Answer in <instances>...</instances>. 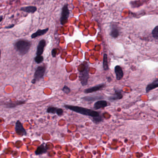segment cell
<instances>
[{"label":"cell","mask_w":158,"mask_h":158,"mask_svg":"<svg viewBox=\"0 0 158 158\" xmlns=\"http://www.w3.org/2000/svg\"><path fill=\"white\" fill-rule=\"evenodd\" d=\"M64 107L66 109H69L70 110L74 111L78 113L81 114L82 115L90 116L93 118L98 117L101 116L99 112L95 111L90 109H87L83 108L82 107L77 106H73V105L66 104Z\"/></svg>","instance_id":"cell-1"},{"label":"cell","mask_w":158,"mask_h":158,"mask_svg":"<svg viewBox=\"0 0 158 158\" xmlns=\"http://www.w3.org/2000/svg\"><path fill=\"white\" fill-rule=\"evenodd\" d=\"M32 45L30 41L24 39H20L15 42L14 44L15 48L19 54L21 55H24L27 53L29 50Z\"/></svg>","instance_id":"cell-2"},{"label":"cell","mask_w":158,"mask_h":158,"mask_svg":"<svg viewBox=\"0 0 158 158\" xmlns=\"http://www.w3.org/2000/svg\"><path fill=\"white\" fill-rule=\"evenodd\" d=\"M89 66L88 63L84 65V68L83 70L80 71L79 79L83 86L86 85L88 84L89 78Z\"/></svg>","instance_id":"cell-3"},{"label":"cell","mask_w":158,"mask_h":158,"mask_svg":"<svg viewBox=\"0 0 158 158\" xmlns=\"http://www.w3.org/2000/svg\"><path fill=\"white\" fill-rule=\"evenodd\" d=\"M70 12L69 9L68 8V4L66 3L63 6L61 11V17H60V24L61 25H65L68 22V18L69 17Z\"/></svg>","instance_id":"cell-4"},{"label":"cell","mask_w":158,"mask_h":158,"mask_svg":"<svg viewBox=\"0 0 158 158\" xmlns=\"http://www.w3.org/2000/svg\"><path fill=\"white\" fill-rule=\"evenodd\" d=\"M46 71V67L44 66H40L36 68L34 74V79L36 81L43 77Z\"/></svg>","instance_id":"cell-5"},{"label":"cell","mask_w":158,"mask_h":158,"mask_svg":"<svg viewBox=\"0 0 158 158\" xmlns=\"http://www.w3.org/2000/svg\"><path fill=\"white\" fill-rule=\"evenodd\" d=\"M105 84L102 83L100 84L97 85H95L94 87H92L89 88L87 89H85L84 90V93L86 94H89V93H94L95 92L101 90L103 88L105 87Z\"/></svg>","instance_id":"cell-6"},{"label":"cell","mask_w":158,"mask_h":158,"mask_svg":"<svg viewBox=\"0 0 158 158\" xmlns=\"http://www.w3.org/2000/svg\"><path fill=\"white\" fill-rule=\"evenodd\" d=\"M120 32L116 24L113 23L110 26V35L112 38H117L119 36Z\"/></svg>","instance_id":"cell-7"},{"label":"cell","mask_w":158,"mask_h":158,"mask_svg":"<svg viewBox=\"0 0 158 158\" xmlns=\"http://www.w3.org/2000/svg\"><path fill=\"white\" fill-rule=\"evenodd\" d=\"M26 103V101L19 100L15 101H10V102H7L5 103V106L6 108H13L16 107L19 105H22Z\"/></svg>","instance_id":"cell-8"},{"label":"cell","mask_w":158,"mask_h":158,"mask_svg":"<svg viewBox=\"0 0 158 158\" xmlns=\"http://www.w3.org/2000/svg\"><path fill=\"white\" fill-rule=\"evenodd\" d=\"M46 45V41L44 39H42L39 42L37 49L36 54L37 56L42 55Z\"/></svg>","instance_id":"cell-9"},{"label":"cell","mask_w":158,"mask_h":158,"mask_svg":"<svg viewBox=\"0 0 158 158\" xmlns=\"http://www.w3.org/2000/svg\"><path fill=\"white\" fill-rule=\"evenodd\" d=\"M15 131L20 135H26V130L19 121H17L15 124Z\"/></svg>","instance_id":"cell-10"},{"label":"cell","mask_w":158,"mask_h":158,"mask_svg":"<svg viewBox=\"0 0 158 158\" xmlns=\"http://www.w3.org/2000/svg\"><path fill=\"white\" fill-rule=\"evenodd\" d=\"M123 98V95L122 94V92L120 90L116 89L115 93L109 98L110 101H115L120 100Z\"/></svg>","instance_id":"cell-11"},{"label":"cell","mask_w":158,"mask_h":158,"mask_svg":"<svg viewBox=\"0 0 158 158\" xmlns=\"http://www.w3.org/2000/svg\"><path fill=\"white\" fill-rule=\"evenodd\" d=\"M115 73L116 75V80L118 81L122 80L124 76V73L121 66L117 65L115 68Z\"/></svg>","instance_id":"cell-12"},{"label":"cell","mask_w":158,"mask_h":158,"mask_svg":"<svg viewBox=\"0 0 158 158\" xmlns=\"http://www.w3.org/2000/svg\"><path fill=\"white\" fill-rule=\"evenodd\" d=\"M104 98L103 96L101 95H94L91 96H88L82 98V100L86 101H94L99 100Z\"/></svg>","instance_id":"cell-13"},{"label":"cell","mask_w":158,"mask_h":158,"mask_svg":"<svg viewBox=\"0 0 158 158\" xmlns=\"http://www.w3.org/2000/svg\"><path fill=\"white\" fill-rule=\"evenodd\" d=\"M108 105V102L105 100H98L94 104V109L98 110L101 108H104Z\"/></svg>","instance_id":"cell-14"},{"label":"cell","mask_w":158,"mask_h":158,"mask_svg":"<svg viewBox=\"0 0 158 158\" xmlns=\"http://www.w3.org/2000/svg\"><path fill=\"white\" fill-rule=\"evenodd\" d=\"M158 87V79H156L154 80L152 82L147 85L146 88V93L150 92L153 89Z\"/></svg>","instance_id":"cell-15"},{"label":"cell","mask_w":158,"mask_h":158,"mask_svg":"<svg viewBox=\"0 0 158 158\" xmlns=\"http://www.w3.org/2000/svg\"><path fill=\"white\" fill-rule=\"evenodd\" d=\"M20 10L23 12H26L28 14H34L36 12L37 8L36 7L34 6H27L25 7H21Z\"/></svg>","instance_id":"cell-16"},{"label":"cell","mask_w":158,"mask_h":158,"mask_svg":"<svg viewBox=\"0 0 158 158\" xmlns=\"http://www.w3.org/2000/svg\"><path fill=\"white\" fill-rule=\"evenodd\" d=\"M48 30H49V28H48L43 30L39 29L35 33H34L32 34L31 38L32 39H35V38L41 36L47 33Z\"/></svg>","instance_id":"cell-17"},{"label":"cell","mask_w":158,"mask_h":158,"mask_svg":"<svg viewBox=\"0 0 158 158\" xmlns=\"http://www.w3.org/2000/svg\"><path fill=\"white\" fill-rule=\"evenodd\" d=\"M103 68L105 71L109 69V63L108 61V56L106 54H104L103 58Z\"/></svg>","instance_id":"cell-18"},{"label":"cell","mask_w":158,"mask_h":158,"mask_svg":"<svg viewBox=\"0 0 158 158\" xmlns=\"http://www.w3.org/2000/svg\"><path fill=\"white\" fill-rule=\"evenodd\" d=\"M46 151H47V150H46V147L44 146L43 144H42L37 148L36 151L35 152V153L36 155H39L46 153Z\"/></svg>","instance_id":"cell-19"},{"label":"cell","mask_w":158,"mask_h":158,"mask_svg":"<svg viewBox=\"0 0 158 158\" xmlns=\"http://www.w3.org/2000/svg\"><path fill=\"white\" fill-rule=\"evenodd\" d=\"M58 109L59 108L55 107L50 106L47 108V113H49L57 114Z\"/></svg>","instance_id":"cell-20"},{"label":"cell","mask_w":158,"mask_h":158,"mask_svg":"<svg viewBox=\"0 0 158 158\" xmlns=\"http://www.w3.org/2000/svg\"><path fill=\"white\" fill-rule=\"evenodd\" d=\"M152 34L154 39H158V26H156L154 28L152 32Z\"/></svg>","instance_id":"cell-21"},{"label":"cell","mask_w":158,"mask_h":158,"mask_svg":"<svg viewBox=\"0 0 158 158\" xmlns=\"http://www.w3.org/2000/svg\"><path fill=\"white\" fill-rule=\"evenodd\" d=\"M44 60V58L42 55L37 56L35 57L34 58V60H35V62H36L38 64H40V63H41L43 62Z\"/></svg>","instance_id":"cell-22"},{"label":"cell","mask_w":158,"mask_h":158,"mask_svg":"<svg viewBox=\"0 0 158 158\" xmlns=\"http://www.w3.org/2000/svg\"><path fill=\"white\" fill-rule=\"evenodd\" d=\"M62 91L64 94H69L70 92V89L66 85H64L62 89Z\"/></svg>","instance_id":"cell-23"},{"label":"cell","mask_w":158,"mask_h":158,"mask_svg":"<svg viewBox=\"0 0 158 158\" xmlns=\"http://www.w3.org/2000/svg\"><path fill=\"white\" fill-rule=\"evenodd\" d=\"M64 111L62 110L61 108H59L58 109V110H57V114L58 116H61L63 115V114Z\"/></svg>","instance_id":"cell-24"},{"label":"cell","mask_w":158,"mask_h":158,"mask_svg":"<svg viewBox=\"0 0 158 158\" xmlns=\"http://www.w3.org/2000/svg\"><path fill=\"white\" fill-rule=\"evenodd\" d=\"M57 53V49H53L52 51V56L53 58H55L56 56Z\"/></svg>","instance_id":"cell-25"},{"label":"cell","mask_w":158,"mask_h":158,"mask_svg":"<svg viewBox=\"0 0 158 158\" xmlns=\"http://www.w3.org/2000/svg\"><path fill=\"white\" fill-rule=\"evenodd\" d=\"M15 25L14 24H11V25H10V26H7L6 27H4L5 29H11V28H12L13 27H14Z\"/></svg>","instance_id":"cell-26"},{"label":"cell","mask_w":158,"mask_h":158,"mask_svg":"<svg viewBox=\"0 0 158 158\" xmlns=\"http://www.w3.org/2000/svg\"><path fill=\"white\" fill-rule=\"evenodd\" d=\"M36 82V81L34 79L32 81V83H33V84H35Z\"/></svg>","instance_id":"cell-27"},{"label":"cell","mask_w":158,"mask_h":158,"mask_svg":"<svg viewBox=\"0 0 158 158\" xmlns=\"http://www.w3.org/2000/svg\"><path fill=\"white\" fill-rule=\"evenodd\" d=\"M107 79H108V81L109 82H110V81H111V78L110 77H109L107 78Z\"/></svg>","instance_id":"cell-28"},{"label":"cell","mask_w":158,"mask_h":158,"mask_svg":"<svg viewBox=\"0 0 158 158\" xmlns=\"http://www.w3.org/2000/svg\"><path fill=\"white\" fill-rule=\"evenodd\" d=\"M3 20V15H1V20H0V22H1L2 20Z\"/></svg>","instance_id":"cell-29"}]
</instances>
